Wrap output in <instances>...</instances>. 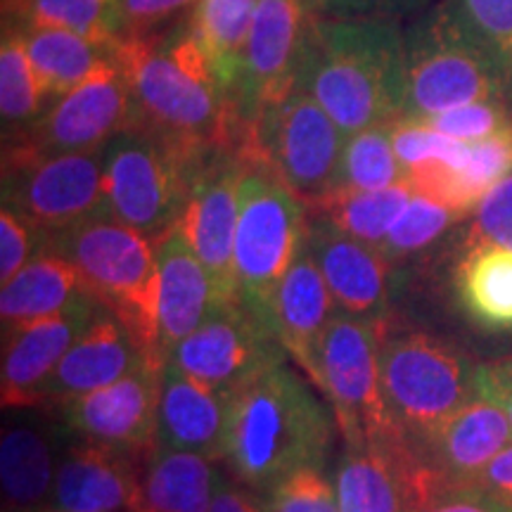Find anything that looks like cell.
<instances>
[{
    "instance_id": "cell-2",
    "label": "cell",
    "mask_w": 512,
    "mask_h": 512,
    "mask_svg": "<svg viewBox=\"0 0 512 512\" xmlns=\"http://www.w3.org/2000/svg\"><path fill=\"white\" fill-rule=\"evenodd\" d=\"M297 86L347 138L399 119L406 88L399 22L311 15Z\"/></svg>"
},
{
    "instance_id": "cell-16",
    "label": "cell",
    "mask_w": 512,
    "mask_h": 512,
    "mask_svg": "<svg viewBox=\"0 0 512 512\" xmlns=\"http://www.w3.org/2000/svg\"><path fill=\"white\" fill-rule=\"evenodd\" d=\"M309 19L304 0H256L233 88V102L247 126L297 86Z\"/></svg>"
},
{
    "instance_id": "cell-31",
    "label": "cell",
    "mask_w": 512,
    "mask_h": 512,
    "mask_svg": "<svg viewBox=\"0 0 512 512\" xmlns=\"http://www.w3.org/2000/svg\"><path fill=\"white\" fill-rule=\"evenodd\" d=\"M256 10V0H200L185 19V27L207 55L216 81L233 98L242 50Z\"/></svg>"
},
{
    "instance_id": "cell-1",
    "label": "cell",
    "mask_w": 512,
    "mask_h": 512,
    "mask_svg": "<svg viewBox=\"0 0 512 512\" xmlns=\"http://www.w3.org/2000/svg\"><path fill=\"white\" fill-rule=\"evenodd\" d=\"M114 57L131 86L136 126L195 166L219 152H242L249 126L185 24L117 36Z\"/></svg>"
},
{
    "instance_id": "cell-45",
    "label": "cell",
    "mask_w": 512,
    "mask_h": 512,
    "mask_svg": "<svg viewBox=\"0 0 512 512\" xmlns=\"http://www.w3.org/2000/svg\"><path fill=\"white\" fill-rule=\"evenodd\" d=\"M200 0H119L117 29L119 36H140L157 31L162 24L195 8Z\"/></svg>"
},
{
    "instance_id": "cell-30",
    "label": "cell",
    "mask_w": 512,
    "mask_h": 512,
    "mask_svg": "<svg viewBox=\"0 0 512 512\" xmlns=\"http://www.w3.org/2000/svg\"><path fill=\"white\" fill-rule=\"evenodd\" d=\"M413 195L408 181L382 190L335 188L316 202L306 204V211L313 219L328 221L349 238L380 249Z\"/></svg>"
},
{
    "instance_id": "cell-46",
    "label": "cell",
    "mask_w": 512,
    "mask_h": 512,
    "mask_svg": "<svg viewBox=\"0 0 512 512\" xmlns=\"http://www.w3.org/2000/svg\"><path fill=\"white\" fill-rule=\"evenodd\" d=\"M418 512H512V508L486 494L477 482L460 484L441 479Z\"/></svg>"
},
{
    "instance_id": "cell-29",
    "label": "cell",
    "mask_w": 512,
    "mask_h": 512,
    "mask_svg": "<svg viewBox=\"0 0 512 512\" xmlns=\"http://www.w3.org/2000/svg\"><path fill=\"white\" fill-rule=\"evenodd\" d=\"M24 36L50 102L91 81L105 69L117 67V38L112 43H100L67 29H27Z\"/></svg>"
},
{
    "instance_id": "cell-25",
    "label": "cell",
    "mask_w": 512,
    "mask_h": 512,
    "mask_svg": "<svg viewBox=\"0 0 512 512\" xmlns=\"http://www.w3.org/2000/svg\"><path fill=\"white\" fill-rule=\"evenodd\" d=\"M512 444V425L501 408L472 396L422 446V458L448 482H477L486 465Z\"/></svg>"
},
{
    "instance_id": "cell-23",
    "label": "cell",
    "mask_w": 512,
    "mask_h": 512,
    "mask_svg": "<svg viewBox=\"0 0 512 512\" xmlns=\"http://www.w3.org/2000/svg\"><path fill=\"white\" fill-rule=\"evenodd\" d=\"M228 427V396L166 361L157 408V446L223 460Z\"/></svg>"
},
{
    "instance_id": "cell-11",
    "label": "cell",
    "mask_w": 512,
    "mask_h": 512,
    "mask_svg": "<svg viewBox=\"0 0 512 512\" xmlns=\"http://www.w3.org/2000/svg\"><path fill=\"white\" fill-rule=\"evenodd\" d=\"M380 318L337 311L318 354V392L330 401L347 448H366L396 430L380 384Z\"/></svg>"
},
{
    "instance_id": "cell-15",
    "label": "cell",
    "mask_w": 512,
    "mask_h": 512,
    "mask_svg": "<svg viewBox=\"0 0 512 512\" xmlns=\"http://www.w3.org/2000/svg\"><path fill=\"white\" fill-rule=\"evenodd\" d=\"M441 477L399 427L366 448H347L337 467L342 512H418Z\"/></svg>"
},
{
    "instance_id": "cell-17",
    "label": "cell",
    "mask_w": 512,
    "mask_h": 512,
    "mask_svg": "<svg viewBox=\"0 0 512 512\" xmlns=\"http://www.w3.org/2000/svg\"><path fill=\"white\" fill-rule=\"evenodd\" d=\"M164 366L143 363L131 375L60 408L64 427L95 444L150 451L157 446V408Z\"/></svg>"
},
{
    "instance_id": "cell-37",
    "label": "cell",
    "mask_w": 512,
    "mask_h": 512,
    "mask_svg": "<svg viewBox=\"0 0 512 512\" xmlns=\"http://www.w3.org/2000/svg\"><path fill=\"white\" fill-rule=\"evenodd\" d=\"M392 143L396 157L401 159L406 171L430 162H441L453 166V169H460L467 157V147H470V143L434 131L425 121L406 117L392 121Z\"/></svg>"
},
{
    "instance_id": "cell-35",
    "label": "cell",
    "mask_w": 512,
    "mask_h": 512,
    "mask_svg": "<svg viewBox=\"0 0 512 512\" xmlns=\"http://www.w3.org/2000/svg\"><path fill=\"white\" fill-rule=\"evenodd\" d=\"M406 181L408 171L392 143V121L347 138L337 188L382 190Z\"/></svg>"
},
{
    "instance_id": "cell-26",
    "label": "cell",
    "mask_w": 512,
    "mask_h": 512,
    "mask_svg": "<svg viewBox=\"0 0 512 512\" xmlns=\"http://www.w3.org/2000/svg\"><path fill=\"white\" fill-rule=\"evenodd\" d=\"M60 458V432L48 420L17 418L5 425L0 439L5 512H34L53 501Z\"/></svg>"
},
{
    "instance_id": "cell-48",
    "label": "cell",
    "mask_w": 512,
    "mask_h": 512,
    "mask_svg": "<svg viewBox=\"0 0 512 512\" xmlns=\"http://www.w3.org/2000/svg\"><path fill=\"white\" fill-rule=\"evenodd\" d=\"M477 484L482 486L486 494H491L512 508V444L508 448H503V451L486 465V470L479 475Z\"/></svg>"
},
{
    "instance_id": "cell-9",
    "label": "cell",
    "mask_w": 512,
    "mask_h": 512,
    "mask_svg": "<svg viewBox=\"0 0 512 512\" xmlns=\"http://www.w3.org/2000/svg\"><path fill=\"white\" fill-rule=\"evenodd\" d=\"M347 136L309 91L294 86L249 126L242 157L268 166L304 204L337 188Z\"/></svg>"
},
{
    "instance_id": "cell-47",
    "label": "cell",
    "mask_w": 512,
    "mask_h": 512,
    "mask_svg": "<svg viewBox=\"0 0 512 512\" xmlns=\"http://www.w3.org/2000/svg\"><path fill=\"white\" fill-rule=\"evenodd\" d=\"M472 384L475 396L501 408L512 425V356L477 366Z\"/></svg>"
},
{
    "instance_id": "cell-40",
    "label": "cell",
    "mask_w": 512,
    "mask_h": 512,
    "mask_svg": "<svg viewBox=\"0 0 512 512\" xmlns=\"http://www.w3.org/2000/svg\"><path fill=\"white\" fill-rule=\"evenodd\" d=\"M451 8L494 50L512 91V0H448Z\"/></svg>"
},
{
    "instance_id": "cell-41",
    "label": "cell",
    "mask_w": 512,
    "mask_h": 512,
    "mask_svg": "<svg viewBox=\"0 0 512 512\" xmlns=\"http://www.w3.org/2000/svg\"><path fill=\"white\" fill-rule=\"evenodd\" d=\"M264 512H342L337 489L318 470H299L266 494Z\"/></svg>"
},
{
    "instance_id": "cell-7",
    "label": "cell",
    "mask_w": 512,
    "mask_h": 512,
    "mask_svg": "<svg viewBox=\"0 0 512 512\" xmlns=\"http://www.w3.org/2000/svg\"><path fill=\"white\" fill-rule=\"evenodd\" d=\"M475 368L425 332L382 330L380 384L394 425L420 448L475 396Z\"/></svg>"
},
{
    "instance_id": "cell-5",
    "label": "cell",
    "mask_w": 512,
    "mask_h": 512,
    "mask_svg": "<svg viewBox=\"0 0 512 512\" xmlns=\"http://www.w3.org/2000/svg\"><path fill=\"white\" fill-rule=\"evenodd\" d=\"M43 249L64 256L83 290L128 330L145 358L166 366L157 347V247L110 214L50 238Z\"/></svg>"
},
{
    "instance_id": "cell-49",
    "label": "cell",
    "mask_w": 512,
    "mask_h": 512,
    "mask_svg": "<svg viewBox=\"0 0 512 512\" xmlns=\"http://www.w3.org/2000/svg\"><path fill=\"white\" fill-rule=\"evenodd\" d=\"M238 484L240 482L235 477H216L209 512H264V508H259V503H256V498L249 491L240 489Z\"/></svg>"
},
{
    "instance_id": "cell-28",
    "label": "cell",
    "mask_w": 512,
    "mask_h": 512,
    "mask_svg": "<svg viewBox=\"0 0 512 512\" xmlns=\"http://www.w3.org/2000/svg\"><path fill=\"white\" fill-rule=\"evenodd\" d=\"M81 278L67 259L41 249L0 292L3 335L62 311L83 294Z\"/></svg>"
},
{
    "instance_id": "cell-22",
    "label": "cell",
    "mask_w": 512,
    "mask_h": 512,
    "mask_svg": "<svg viewBox=\"0 0 512 512\" xmlns=\"http://www.w3.org/2000/svg\"><path fill=\"white\" fill-rule=\"evenodd\" d=\"M157 347L164 361L219 302L211 275L178 228L157 242Z\"/></svg>"
},
{
    "instance_id": "cell-20",
    "label": "cell",
    "mask_w": 512,
    "mask_h": 512,
    "mask_svg": "<svg viewBox=\"0 0 512 512\" xmlns=\"http://www.w3.org/2000/svg\"><path fill=\"white\" fill-rule=\"evenodd\" d=\"M147 363L143 351L128 335V330L102 309L91 325L81 332L74 347L64 354L60 366L50 375V380L38 396V411L57 408L72 403L79 396L93 394L102 387L119 382L133 370Z\"/></svg>"
},
{
    "instance_id": "cell-8",
    "label": "cell",
    "mask_w": 512,
    "mask_h": 512,
    "mask_svg": "<svg viewBox=\"0 0 512 512\" xmlns=\"http://www.w3.org/2000/svg\"><path fill=\"white\" fill-rule=\"evenodd\" d=\"M105 147L93 152L38 155L3 143V204L41 235H55L107 214Z\"/></svg>"
},
{
    "instance_id": "cell-21",
    "label": "cell",
    "mask_w": 512,
    "mask_h": 512,
    "mask_svg": "<svg viewBox=\"0 0 512 512\" xmlns=\"http://www.w3.org/2000/svg\"><path fill=\"white\" fill-rule=\"evenodd\" d=\"M306 247L323 273L337 311L358 318H380L387 304L389 259L380 249L349 238L328 221L309 216Z\"/></svg>"
},
{
    "instance_id": "cell-6",
    "label": "cell",
    "mask_w": 512,
    "mask_h": 512,
    "mask_svg": "<svg viewBox=\"0 0 512 512\" xmlns=\"http://www.w3.org/2000/svg\"><path fill=\"white\" fill-rule=\"evenodd\" d=\"M306 223V204L268 166L247 159L235 233V283L238 302L271 330L275 294L302 252Z\"/></svg>"
},
{
    "instance_id": "cell-24",
    "label": "cell",
    "mask_w": 512,
    "mask_h": 512,
    "mask_svg": "<svg viewBox=\"0 0 512 512\" xmlns=\"http://www.w3.org/2000/svg\"><path fill=\"white\" fill-rule=\"evenodd\" d=\"M335 313V299L304 240L302 252L275 294L273 330L283 349L299 370L316 384V389L320 342Z\"/></svg>"
},
{
    "instance_id": "cell-13",
    "label": "cell",
    "mask_w": 512,
    "mask_h": 512,
    "mask_svg": "<svg viewBox=\"0 0 512 512\" xmlns=\"http://www.w3.org/2000/svg\"><path fill=\"white\" fill-rule=\"evenodd\" d=\"M287 351L275 332L259 323L240 302L216 304L192 335L174 349L169 361L223 396L285 363Z\"/></svg>"
},
{
    "instance_id": "cell-39",
    "label": "cell",
    "mask_w": 512,
    "mask_h": 512,
    "mask_svg": "<svg viewBox=\"0 0 512 512\" xmlns=\"http://www.w3.org/2000/svg\"><path fill=\"white\" fill-rule=\"evenodd\" d=\"M512 105L503 100H482L470 102V105L456 107L434 117L420 119L434 131L444 133L448 138L463 140V143H477V140L491 138L496 133L512 126Z\"/></svg>"
},
{
    "instance_id": "cell-19",
    "label": "cell",
    "mask_w": 512,
    "mask_h": 512,
    "mask_svg": "<svg viewBox=\"0 0 512 512\" xmlns=\"http://www.w3.org/2000/svg\"><path fill=\"white\" fill-rule=\"evenodd\" d=\"M145 453L76 439L64 448L57 465L53 508L57 512H131Z\"/></svg>"
},
{
    "instance_id": "cell-4",
    "label": "cell",
    "mask_w": 512,
    "mask_h": 512,
    "mask_svg": "<svg viewBox=\"0 0 512 512\" xmlns=\"http://www.w3.org/2000/svg\"><path fill=\"white\" fill-rule=\"evenodd\" d=\"M403 114L427 119L482 100L512 105L503 64L448 0L420 12L403 31Z\"/></svg>"
},
{
    "instance_id": "cell-27",
    "label": "cell",
    "mask_w": 512,
    "mask_h": 512,
    "mask_svg": "<svg viewBox=\"0 0 512 512\" xmlns=\"http://www.w3.org/2000/svg\"><path fill=\"white\" fill-rule=\"evenodd\" d=\"M216 477L209 458L150 448L140 465L131 512H209Z\"/></svg>"
},
{
    "instance_id": "cell-42",
    "label": "cell",
    "mask_w": 512,
    "mask_h": 512,
    "mask_svg": "<svg viewBox=\"0 0 512 512\" xmlns=\"http://www.w3.org/2000/svg\"><path fill=\"white\" fill-rule=\"evenodd\" d=\"M472 245H501L512 249V174L496 183L475 207Z\"/></svg>"
},
{
    "instance_id": "cell-32",
    "label": "cell",
    "mask_w": 512,
    "mask_h": 512,
    "mask_svg": "<svg viewBox=\"0 0 512 512\" xmlns=\"http://www.w3.org/2000/svg\"><path fill=\"white\" fill-rule=\"evenodd\" d=\"M458 297L477 323L512 330V249L472 245L456 271Z\"/></svg>"
},
{
    "instance_id": "cell-36",
    "label": "cell",
    "mask_w": 512,
    "mask_h": 512,
    "mask_svg": "<svg viewBox=\"0 0 512 512\" xmlns=\"http://www.w3.org/2000/svg\"><path fill=\"white\" fill-rule=\"evenodd\" d=\"M463 214L437 204L422 195H413L408 207L403 209L399 221L389 230L387 240L382 242L380 252L392 259H403V256L420 252L427 245H432L453 221L460 219Z\"/></svg>"
},
{
    "instance_id": "cell-12",
    "label": "cell",
    "mask_w": 512,
    "mask_h": 512,
    "mask_svg": "<svg viewBox=\"0 0 512 512\" xmlns=\"http://www.w3.org/2000/svg\"><path fill=\"white\" fill-rule=\"evenodd\" d=\"M136 126L131 86L117 67L105 69L62 98L24 128L5 133V143H17L38 155L102 150L119 133Z\"/></svg>"
},
{
    "instance_id": "cell-44",
    "label": "cell",
    "mask_w": 512,
    "mask_h": 512,
    "mask_svg": "<svg viewBox=\"0 0 512 512\" xmlns=\"http://www.w3.org/2000/svg\"><path fill=\"white\" fill-rule=\"evenodd\" d=\"M41 235L27 226L10 207L0 209V283L8 285L34 259Z\"/></svg>"
},
{
    "instance_id": "cell-33",
    "label": "cell",
    "mask_w": 512,
    "mask_h": 512,
    "mask_svg": "<svg viewBox=\"0 0 512 512\" xmlns=\"http://www.w3.org/2000/svg\"><path fill=\"white\" fill-rule=\"evenodd\" d=\"M119 0H3L5 22L19 29H67L100 43H112Z\"/></svg>"
},
{
    "instance_id": "cell-3",
    "label": "cell",
    "mask_w": 512,
    "mask_h": 512,
    "mask_svg": "<svg viewBox=\"0 0 512 512\" xmlns=\"http://www.w3.org/2000/svg\"><path fill=\"white\" fill-rule=\"evenodd\" d=\"M332 420L311 387L285 363L228 396L226 460L240 484L271 491L294 472L323 467Z\"/></svg>"
},
{
    "instance_id": "cell-14",
    "label": "cell",
    "mask_w": 512,
    "mask_h": 512,
    "mask_svg": "<svg viewBox=\"0 0 512 512\" xmlns=\"http://www.w3.org/2000/svg\"><path fill=\"white\" fill-rule=\"evenodd\" d=\"M245 174L247 159L238 150L209 157L192 178L188 202L176 226L207 268L221 304L238 302L233 254Z\"/></svg>"
},
{
    "instance_id": "cell-18",
    "label": "cell",
    "mask_w": 512,
    "mask_h": 512,
    "mask_svg": "<svg viewBox=\"0 0 512 512\" xmlns=\"http://www.w3.org/2000/svg\"><path fill=\"white\" fill-rule=\"evenodd\" d=\"M105 309L88 292L62 311L5 332L3 339V406L36 408L43 387L74 347L81 332Z\"/></svg>"
},
{
    "instance_id": "cell-38",
    "label": "cell",
    "mask_w": 512,
    "mask_h": 512,
    "mask_svg": "<svg viewBox=\"0 0 512 512\" xmlns=\"http://www.w3.org/2000/svg\"><path fill=\"white\" fill-rule=\"evenodd\" d=\"M456 174L465 197L477 207L486 192L512 174V126L496 136L470 143L465 162Z\"/></svg>"
},
{
    "instance_id": "cell-43",
    "label": "cell",
    "mask_w": 512,
    "mask_h": 512,
    "mask_svg": "<svg viewBox=\"0 0 512 512\" xmlns=\"http://www.w3.org/2000/svg\"><path fill=\"white\" fill-rule=\"evenodd\" d=\"M311 15L323 19H382L399 22L401 17L420 15L430 0H304Z\"/></svg>"
},
{
    "instance_id": "cell-34",
    "label": "cell",
    "mask_w": 512,
    "mask_h": 512,
    "mask_svg": "<svg viewBox=\"0 0 512 512\" xmlns=\"http://www.w3.org/2000/svg\"><path fill=\"white\" fill-rule=\"evenodd\" d=\"M46 102L50 98L29 55L27 36L15 24L5 22L0 46V114L5 133L36 121L46 112Z\"/></svg>"
},
{
    "instance_id": "cell-10",
    "label": "cell",
    "mask_w": 512,
    "mask_h": 512,
    "mask_svg": "<svg viewBox=\"0 0 512 512\" xmlns=\"http://www.w3.org/2000/svg\"><path fill=\"white\" fill-rule=\"evenodd\" d=\"M200 166L185 162L155 133L128 128L105 145L107 214L157 245L181 221Z\"/></svg>"
}]
</instances>
